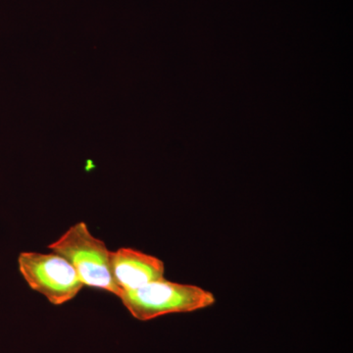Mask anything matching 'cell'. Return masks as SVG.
Instances as JSON below:
<instances>
[{"label": "cell", "instance_id": "obj_1", "mask_svg": "<svg viewBox=\"0 0 353 353\" xmlns=\"http://www.w3.org/2000/svg\"><path fill=\"white\" fill-rule=\"evenodd\" d=\"M119 299L130 314L139 321H150L173 313L194 312L216 303L214 294L209 290L165 278L123 292Z\"/></svg>", "mask_w": 353, "mask_h": 353}, {"label": "cell", "instance_id": "obj_2", "mask_svg": "<svg viewBox=\"0 0 353 353\" xmlns=\"http://www.w3.org/2000/svg\"><path fill=\"white\" fill-rule=\"evenodd\" d=\"M48 248L74 267L83 285L119 296V290L111 274V252L103 241L90 233L85 222L70 227Z\"/></svg>", "mask_w": 353, "mask_h": 353}, {"label": "cell", "instance_id": "obj_3", "mask_svg": "<svg viewBox=\"0 0 353 353\" xmlns=\"http://www.w3.org/2000/svg\"><path fill=\"white\" fill-rule=\"evenodd\" d=\"M18 265L29 287L53 305L68 303L83 289L74 267L57 253L21 252Z\"/></svg>", "mask_w": 353, "mask_h": 353}, {"label": "cell", "instance_id": "obj_4", "mask_svg": "<svg viewBox=\"0 0 353 353\" xmlns=\"http://www.w3.org/2000/svg\"><path fill=\"white\" fill-rule=\"evenodd\" d=\"M110 267L114 283L119 290V296L123 292L164 279V262L134 248H122L111 252Z\"/></svg>", "mask_w": 353, "mask_h": 353}]
</instances>
